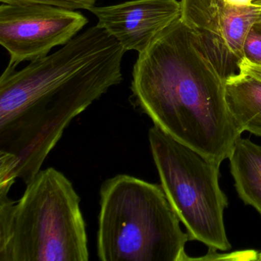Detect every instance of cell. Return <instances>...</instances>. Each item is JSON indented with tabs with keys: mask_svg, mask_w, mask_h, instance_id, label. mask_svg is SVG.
Segmentation results:
<instances>
[{
	"mask_svg": "<svg viewBox=\"0 0 261 261\" xmlns=\"http://www.w3.org/2000/svg\"><path fill=\"white\" fill-rule=\"evenodd\" d=\"M225 82L180 18L139 53L131 91L155 126L222 163L242 134L227 108Z\"/></svg>",
	"mask_w": 261,
	"mask_h": 261,
	"instance_id": "1",
	"label": "cell"
},
{
	"mask_svg": "<svg viewBox=\"0 0 261 261\" xmlns=\"http://www.w3.org/2000/svg\"><path fill=\"white\" fill-rule=\"evenodd\" d=\"M125 51L98 25L90 27L45 57L0 77V109L24 135L59 141L71 122L123 82Z\"/></svg>",
	"mask_w": 261,
	"mask_h": 261,
	"instance_id": "2",
	"label": "cell"
},
{
	"mask_svg": "<svg viewBox=\"0 0 261 261\" xmlns=\"http://www.w3.org/2000/svg\"><path fill=\"white\" fill-rule=\"evenodd\" d=\"M19 201L0 188V261H88L86 223L71 180L41 169Z\"/></svg>",
	"mask_w": 261,
	"mask_h": 261,
	"instance_id": "3",
	"label": "cell"
},
{
	"mask_svg": "<svg viewBox=\"0 0 261 261\" xmlns=\"http://www.w3.org/2000/svg\"><path fill=\"white\" fill-rule=\"evenodd\" d=\"M97 255L101 261L192 260L190 241L161 185L118 174L100 189Z\"/></svg>",
	"mask_w": 261,
	"mask_h": 261,
	"instance_id": "4",
	"label": "cell"
},
{
	"mask_svg": "<svg viewBox=\"0 0 261 261\" xmlns=\"http://www.w3.org/2000/svg\"><path fill=\"white\" fill-rule=\"evenodd\" d=\"M148 139L162 187L190 241L215 250L230 249L224 222L228 201L219 186L221 162L180 143L155 125Z\"/></svg>",
	"mask_w": 261,
	"mask_h": 261,
	"instance_id": "5",
	"label": "cell"
},
{
	"mask_svg": "<svg viewBox=\"0 0 261 261\" xmlns=\"http://www.w3.org/2000/svg\"><path fill=\"white\" fill-rule=\"evenodd\" d=\"M88 23L79 12L46 5L0 7V44L10 56L9 65L45 57L63 46Z\"/></svg>",
	"mask_w": 261,
	"mask_h": 261,
	"instance_id": "6",
	"label": "cell"
},
{
	"mask_svg": "<svg viewBox=\"0 0 261 261\" xmlns=\"http://www.w3.org/2000/svg\"><path fill=\"white\" fill-rule=\"evenodd\" d=\"M181 19L196 33L209 59L227 80L239 74L246 38L259 9L235 7L224 0H180Z\"/></svg>",
	"mask_w": 261,
	"mask_h": 261,
	"instance_id": "7",
	"label": "cell"
},
{
	"mask_svg": "<svg viewBox=\"0 0 261 261\" xmlns=\"http://www.w3.org/2000/svg\"><path fill=\"white\" fill-rule=\"evenodd\" d=\"M97 25L108 32L125 51L138 53L181 18L178 0H131L116 5L93 7Z\"/></svg>",
	"mask_w": 261,
	"mask_h": 261,
	"instance_id": "8",
	"label": "cell"
},
{
	"mask_svg": "<svg viewBox=\"0 0 261 261\" xmlns=\"http://www.w3.org/2000/svg\"><path fill=\"white\" fill-rule=\"evenodd\" d=\"M227 108L241 133L261 137V82L241 72L226 80Z\"/></svg>",
	"mask_w": 261,
	"mask_h": 261,
	"instance_id": "9",
	"label": "cell"
},
{
	"mask_svg": "<svg viewBox=\"0 0 261 261\" xmlns=\"http://www.w3.org/2000/svg\"><path fill=\"white\" fill-rule=\"evenodd\" d=\"M228 159L238 195L261 216V146L240 137Z\"/></svg>",
	"mask_w": 261,
	"mask_h": 261,
	"instance_id": "10",
	"label": "cell"
},
{
	"mask_svg": "<svg viewBox=\"0 0 261 261\" xmlns=\"http://www.w3.org/2000/svg\"><path fill=\"white\" fill-rule=\"evenodd\" d=\"M2 4L10 5H46L67 10H85L89 11L94 7L96 0H0Z\"/></svg>",
	"mask_w": 261,
	"mask_h": 261,
	"instance_id": "11",
	"label": "cell"
},
{
	"mask_svg": "<svg viewBox=\"0 0 261 261\" xmlns=\"http://www.w3.org/2000/svg\"><path fill=\"white\" fill-rule=\"evenodd\" d=\"M244 58L261 65V32L254 27L247 36L244 45Z\"/></svg>",
	"mask_w": 261,
	"mask_h": 261,
	"instance_id": "12",
	"label": "cell"
},
{
	"mask_svg": "<svg viewBox=\"0 0 261 261\" xmlns=\"http://www.w3.org/2000/svg\"><path fill=\"white\" fill-rule=\"evenodd\" d=\"M240 71L249 74L261 82V65L244 58L239 65Z\"/></svg>",
	"mask_w": 261,
	"mask_h": 261,
	"instance_id": "13",
	"label": "cell"
},
{
	"mask_svg": "<svg viewBox=\"0 0 261 261\" xmlns=\"http://www.w3.org/2000/svg\"><path fill=\"white\" fill-rule=\"evenodd\" d=\"M229 5L235 7H253V0H224Z\"/></svg>",
	"mask_w": 261,
	"mask_h": 261,
	"instance_id": "14",
	"label": "cell"
},
{
	"mask_svg": "<svg viewBox=\"0 0 261 261\" xmlns=\"http://www.w3.org/2000/svg\"><path fill=\"white\" fill-rule=\"evenodd\" d=\"M253 27H254L255 28L257 29L259 31L261 32V9H259V16H258L257 22H256V23L255 24Z\"/></svg>",
	"mask_w": 261,
	"mask_h": 261,
	"instance_id": "15",
	"label": "cell"
},
{
	"mask_svg": "<svg viewBox=\"0 0 261 261\" xmlns=\"http://www.w3.org/2000/svg\"><path fill=\"white\" fill-rule=\"evenodd\" d=\"M253 6L261 9V0H253Z\"/></svg>",
	"mask_w": 261,
	"mask_h": 261,
	"instance_id": "16",
	"label": "cell"
},
{
	"mask_svg": "<svg viewBox=\"0 0 261 261\" xmlns=\"http://www.w3.org/2000/svg\"><path fill=\"white\" fill-rule=\"evenodd\" d=\"M257 260L261 261V252L260 253H259V254L257 255Z\"/></svg>",
	"mask_w": 261,
	"mask_h": 261,
	"instance_id": "17",
	"label": "cell"
}]
</instances>
